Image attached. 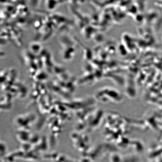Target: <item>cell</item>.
Masks as SVG:
<instances>
[{"label":"cell","mask_w":162,"mask_h":162,"mask_svg":"<svg viewBox=\"0 0 162 162\" xmlns=\"http://www.w3.org/2000/svg\"><path fill=\"white\" fill-rule=\"evenodd\" d=\"M46 6L47 8L50 10L53 9L55 8L56 5H58L57 1H47Z\"/></svg>","instance_id":"7a4b0ae2"},{"label":"cell","mask_w":162,"mask_h":162,"mask_svg":"<svg viewBox=\"0 0 162 162\" xmlns=\"http://www.w3.org/2000/svg\"><path fill=\"white\" fill-rule=\"evenodd\" d=\"M30 50L33 54L38 53L41 50L40 45L37 43H33L30 46Z\"/></svg>","instance_id":"6da1fadb"}]
</instances>
